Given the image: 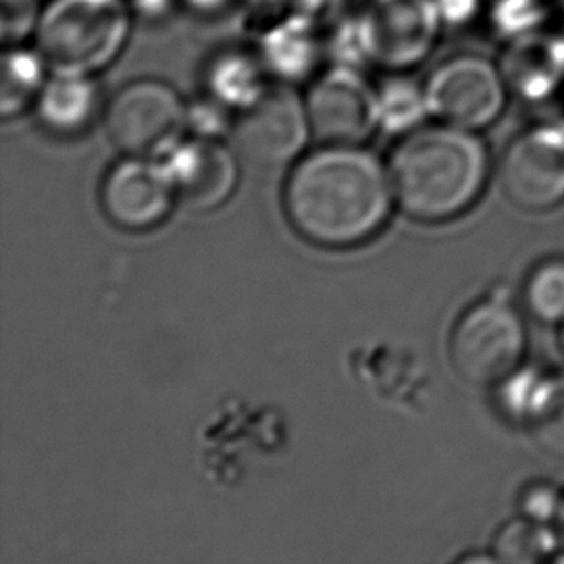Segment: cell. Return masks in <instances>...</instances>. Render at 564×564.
Listing matches in <instances>:
<instances>
[{"instance_id": "obj_27", "label": "cell", "mask_w": 564, "mask_h": 564, "mask_svg": "<svg viewBox=\"0 0 564 564\" xmlns=\"http://www.w3.org/2000/svg\"><path fill=\"white\" fill-rule=\"evenodd\" d=\"M557 522H558V530H561V534H563V538H564V497H563V505H561V511H558ZM563 561H564V557H563Z\"/></svg>"}, {"instance_id": "obj_4", "label": "cell", "mask_w": 564, "mask_h": 564, "mask_svg": "<svg viewBox=\"0 0 564 564\" xmlns=\"http://www.w3.org/2000/svg\"><path fill=\"white\" fill-rule=\"evenodd\" d=\"M189 102L154 77L123 84L105 107V130L126 156L161 159L184 141Z\"/></svg>"}, {"instance_id": "obj_8", "label": "cell", "mask_w": 564, "mask_h": 564, "mask_svg": "<svg viewBox=\"0 0 564 564\" xmlns=\"http://www.w3.org/2000/svg\"><path fill=\"white\" fill-rule=\"evenodd\" d=\"M313 138L322 145H365L380 130V99L362 68L334 64L311 79L305 95Z\"/></svg>"}, {"instance_id": "obj_7", "label": "cell", "mask_w": 564, "mask_h": 564, "mask_svg": "<svg viewBox=\"0 0 564 564\" xmlns=\"http://www.w3.org/2000/svg\"><path fill=\"white\" fill-rule=\"evenodd\" d=\"M313 138L305 97L293 85L272 84L251 107L237 112L231 128L234 149L257 169L288 166L303 156Z\"/></svg>"}, {"instance_id": "obj_6", "label": "cell", "mask_w": 564, "mask_h": 564, "mask_svg": "<svg viewBox=\"0 0 564 564\" xmlns=\"http://www.w3.org/2000/svg\"><path fill=\"white\" fill-rule=\"evenodd\" d=\"M355 22L368 64L401 74L426 61L443 20L435 0H365Z\"/></svg>"}, {"instance_id": "obj_10", "label": "cell", "mask_w": 564, "mask_h": 564, "mask_svg": "<svg viewBox=\"0 0 564 564\" xmlns=\"http://www.w3.org/2000/svg\"><path fill=\"white\" fill-rule=\"evenodd\" d=\"M505 197L527 213H545L564 203V131L538 126L522 131L499 161Z\"/></svg>"}, {"instance_id": "obj_22", "label": "cell", "mask_w": 564, "mask_h": 564, "mask_svg": "<svg viewBox=\"0 0 564 564\" xmlns=\"http://www.w3.org/2000/svg\"><path fill=\"white\" fill-rule=\"evenodd\" d=\"M519 503L522 517L547 524L550 520H557L561 505H563V496L558 494L553 484L535 481L522 489Z\"/></svg>"}, {"instance_id": "obj_28", "label": "cell", "mask_w": 564, "mask_h": 564, "mask_svg": "<svg viewBox=\"0 0 564 564\" xmlns=\"http://www.w3.org/2000/svg\"><path fill=\"white\" fill-rule=\"evenodd\" d=\"M561 344H563V349H564V322H563V334H561Z\"/></svg>"}, {"instance_id": "obj_17", "label": "cell", "mask_w": 564, "mask_h": 564, "mask_svg": "<svg viewBox=\"0 0 564 564\" xmlns=\"http://www.w3.org/2000/svg\"><path fill=\"white\" fill-rule=\"evenodd\" d=\"M48 72V64L35 46H8L0 66V115L4 120L35 107Z\"/></svg>"}, {"instance_id": "obj_14", "label": "cell", "mask_w": 564, "mask_h": 564, "mask_svg": "<svg viewBox=\"0 0 564 564\" xmlns=\"http://www.w3.org/2000/svg\"><path fill=\"white\" fill-rule=\"evenodd\" d=\"M254 53L270 77L295 85L316 76L326 54V39H322L321 25L303 15L285 14L260 33Z\"/></svg>"}, {"instance_id": "obj_11", "label": "cell", "mask_w": 564, "mask_h": 564, "mask_svg": "<svg viewBox=\"0 0 564 564\" xmlns=\"http://www.w3.org/2000/svg\"><path fill=\"white\" fill-rule=\"evenodd\" d=\"M99 198L116 228L149 231L169 218L177 193L166 162L126 156L108 170Z\"/></svg>"}, {"instance_id": "obj_1", "label": "cell", "mask_w": 564, "mask_h": 564, "mask_svg": "<svg viewBox=\"0 0 564 564\" xmlns=\"http://www.w3.org/2000/svg\"><path fill=\"white\" fill-rule=\"evenodd\" d=\"M389 170L362 145H322L301 156L283 185V208L308 243L351 249L386 226L393 206Z\"/></svg>"}, {"instance_id": "obj_16", "label": "cell", "mask_w": 564, "mask_h": 564, "mask_svg": "<svg viewBox=\"0 0 564 564\" xmlns=\"http://www.w3.org/2000/svg\"><path fill=\"white\" fill-rule=\"evenodd\" d=\"M270 74L259 54L231 48L218 53L205 69V91L208 97L228 107L231 112H241L260 99L270 87Z\"/></svg>"}, {"instance_id": "obj_21", "label": "cell", "mask_w": 564, "mask_h": 564, "mask_svg": "<svg viewBox=\"0 0 564 564\" xmlns=\"http://www.w3.org/2000/svg\"><path fill=\"white\" fill-rule=\"evenodd\" d=\"M231 110L221 102L205 95L203 99L193 100L187 108V126L197 138L220 139L221 133L234 128Z\"/></svg>"}, {"instance_id": "obj_15", "label": "cell", "mask_w": 564, "mask_h": 564, "mask_svg": "<svg viewBox=\"0 0 564 564\" xmlns=\"http://www.w3.org/2000/svg\"><path fill=\"white\" fill-rule=\"evenodd\" d=\"M33 110L46 133L77 138L97 120L102 110V93L95 76L51 72Z\"/></svg>"}, {"instance_id": "obj_3", "label": "cell", "mask_w": 564, "mask_h": 564, "mask_svg": "<svg viewBox=\"0 0 564 564\" xmlns=\"http://www.w3.org/2000/svg\"><path fill=\"white\" fill-rule=\"evenodd\" d=\"M131 25L128 0H48L33 39L53 74L97 76L123 53Z\"/></svg>"}, {"instance_id": "obj_13", "label": "cell", "mask_w": 564, "mask_h": 564, "mask_svg": "<svg viewBox=\"0 0 564 564\" xmlns=\"http://www.w3.org/2000/svg\"><path fill=\"white\" fill-rule=\"evenodd\" d=\"M499 404L538 449L564 458V370L543 375L519 368L499 389Z\"/></svg>"}, {"instance_id": "obj_20", "label": "cell", "mask_w": 564, "mask_h": 564, "mask_svg": "<svg viewBox=\"0 0 564 564\" xmlns=\"http://www.w3.org/2000/svg\"><path fill=\"white\" fill-rule=\"evenodd\" d=\"M528 311L543 324L564 322V259L543 260L528 275L524 288Z\"/></svg>"}, {"instance_id": "obj_23", "label": "cell", "mask_w": 564, "mask_h": 564, "mask_svg": "<svg viewBox=\"0 0 564 564\" xmlns=\"http://www.w3.org/2000/svg\"><path fill=\"white\" fill-rule=\"evenodd\" d=\"M345 0H290L288 14L303 15L306 20L322 25L341 18Z\"/></svg>"}, {"instance_id": "obj_19", "label": "cell", "mask_w": 564, "mask_h": 564, "mask_svg": "<svg viewBox=\"0 0 564 564\" xmlns=\"http://www.w3.org/2000/svg\"><path fill=\"white\" fill-rule=\"evenodd\" d=\"M557 538L545 522L520 517L507 522L491 543L497 563L532 564L553 557Z\"/></svg>"}, {"instance_id": "obj_25", "label": "cell", "mask_w": 564, "mask_h": 564, "mask_svg": "<svg viewBox=\"0 0 564 564\" xmlns=\"http://www.w3.org/2000/svg\"><path fill=\"white\" fill-rule=\"evenodd\" d=\"M177 2H182L187 10L195 14L216 15L231 7L234 0H177Z\"/></svg>"}, {"instance_id": "obj_5", "label": "cell", "mask_w": 564, "mask_h": 564, "mask_svg": "<svg viewBox=\"0 0 564 564\" xmlns=\"http://www.w3.org/2000/svg\"><path fill=\"white\" fill-rule=\"evenodd\" d=\"M527 351V326L503 299H484L458 318L449 357L463 380L491 388L519 370Z\"/></svg>"}, {"instance_id": "obj_2", "label": "cell", "mask_w": 564, "mask_h": 564, "mask_svg": "<svg viewBox=\"0 0 564 564\" xmlns=\"http://www.w3.org/2000/svg\"><path fill=\"white\" fill-rule=\"evenodd\" d=\"M388 170L404 214L427 224L453 220L488 184V149L476 131L443 122L420 126L401 135Z\"/></svg>"}, {"instance_id": "obj_9", "label": "cell", "mask_w": 564, "mask_h": 564, "mask_svg": "<svg viewBox=\"0 0 564 564\" xmlns=\"http://www.w3.org/2000/svg\"><path fill=\"white\" fill-rule=\"evenodd\" d=\"M507 79L494 62L457 54L435 66L424 84L430 115L437 122L480 131L496 122L507 105Z\"/></svg>"}, {"instance_id": "obj_18", "label": "cell", "mask_w": 564, "mask_h": 564, "mask_svg": "<svg viewBox=\"0 0 564 564\" xmlns=\"http://www.w3.org/2000/svg\"><path fill=\"white\" fill-rule=\"evenodd\" d=\"M380 99V130L395 135H404L416 130L430 115L424 85L414 84L411 77L401 74H389L378 85Z\"/></svg>"}, {"instance_id": "obj_24", "label": "cell", "mask_w": 564, "mask_h": 564, "mask_svg": "<svg viewBox=\"0 0 564 564\" xmlns=\"http://www.w3.org/2000/svg\"><path fill=\"white\" fill-rule=\"evenodd\" d=\"M435 4L440 8L443 23H458L473 14L476 0H435Z\"/></svg>"}, {"instance_id": "obj_26", "label": "cell", "mask_w": 564, "mask_h": 564, "mask_svg": "<svg viewBox=\"0 0 564 564\" xmlns=\"http://www.w3.org/2000/svg\"><path fill=\"white\" fill-rule=\"evenodd\" d=\"M259 4L260 10H268V12H280L282 8L290 7V0H254Z\"/></svg>"}, {"instance_id": "obj_12", "label": "cell", "mask_w": 564, "mask_h": 564, "mask_svg": "<svg viewBox=\"0 0 564 564\" xmlns=\"http://www.w3.org/2000/svg\"><path fill=\"white\" fill-rule=\"evenodd\" d=\"M239 154L216 138L184 139L164 162L174 180L177 200L195 213L228 203L239 184Z\"/></svg>"}]
</instances>
